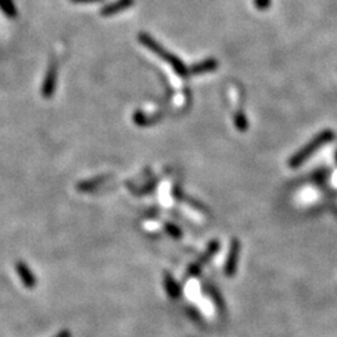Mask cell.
<instances>
[{"label": "cell", "mask_w": 337, "mask_h": 337, "mask_svg": "<svg viewBox=\"0 0 337 337\" xmlns=\"http://www.w3.org/2000/svg\"><path fill=\"white\" fill-rule=\"evenodd\" d=\"M55 76H56V69L55 67H51L50 73L47 75L45 83H44V95L45 96L51 95L52 91H54V87H55V82H56Z\"/></svg>", "instance_id": "obj_7"}, {"label": "cell", "mask_w": 337, "mask_h": 337, "mask_svg": "<svg viewBox=\"0 0 337 337\" xmlns=\"http://www.w3.org/2000/svg\"><path fill=\"white\" fill-rule=\"evenodd\" d=\"M166 230H168V234H171V235H174L175 237H179V236H181L180 229L175 226V225L168 224V225H166Z\"/></svg>", "instance_id": "obj_12"}, {"label": "cell", "mask_w": 337, "mask_h": 337, "mask_svg": "<svg viewBox=\"0 0 337 337\" xmlns=\"http://www.w3.org/2000/svg\"><path fill=\"white\" fill-rule=\"evenodd\" d=\"M134 4V0H117L115 3L106 5L101 10L102 17H110V15H115L120 12H124L125 9L130 8Z\"/></svg>", "instance_id": "obj_5"}, {"label": "cell", "mask_w": 337, "mask_h": 337, "mask_svg": "<svg viewBox=\"0 0 337 337\" xmlns=\"http://www.w3.org/2000/svg\"><path fill=\"white\" fill-rule=\"evenodd\" d=\"M336 160H337V152H336Z\"/></svg>", "instance_id": "obj_15"}, {"label": "cell", "mask_w": 337, "mask_h": 337, "mask_svg": "<svg viewBox=\"0 0 337 337\" xmlns=\"http://www.w3.org/2000/svg\"><path fill=\"white\" fill-rule=\"evenodd\" d=\"M0 6L3 8V10L8 15H14L15 14L14 5H13V3L10 1V0H0Z\"/></svg>", "instance_id": "obj_10"}, {"label": "cell", "mask_w": 337, "mask_h": 337, "mask_svg": "<svg viewBox=\"0 0 337 337\" xmlns=\"http://www.w3.org/2000/svg\"><path fill=\"white\" fill-rule=\"evenodd\" d=\"M253 4L259 10H266L271 5V0H253Z\"/></svg>", "instance_id": "obj_11"}, {"label": "cell", "mask_w": 337, "mask_h": 337, "mask_svg": "<svg viewBox=\"0 0 337 337\" xmlns=\"http://www.w3.org/2000/svg\"><path fill=\"white\" fill-rule=\"evenodd\" d=\"M54 337H71V332H70L69 330H61V331L58 332Z\"/></svg>", "instance_id": "obj_13"}, {"label": "cell", "mask_w": 337, "mask_h": 337, "mask_svg": "<svg viewBox=\"0 0 337 337\" xmlns=\"http://www.w3.org/2000/svg\"><path fill=\"white\" fill-rule=\"evenodd\" d=\"M139 41L143 44V45H145L149 50H152L154 54H156L157 56H160L163 60H165L166 63H168V64L171 65L172 69H174L179 75L184 76V78H186V76L189 75V69H187L186 65L180 60V58L175 56L171 52L166 51L160 44L152 38V35L146 34V33H140Z\"/></svg>", "instance_id": "obj_1"}, {"label": "cell", "mask_w": 337, "mask_h": 337, "mask_svg": "<svg viewBox=\"0 0 337 337\" xmlns=\"http://www.w3.org/2000/svg\"><path fill=\"white\" fill-rule=\"evenodd\" d=\"M334 139L335 133L332 130L321 131L320 134H317L310 143L306 144L301 150H299L296 154H294L291 156V159L288 160V166L292 168H297L300 165H303L312 154H315L321 146L330 143V141H332Z\"/></svg>", "instance_id": "obj_2"}, {"label": "cell", "mask_w": 337, "mask_h": 337, "mask_svg": "<svg viewBox=\"0 0 337 337\" xmlns=\"http://www.w3.org/2000/svg\"><path fill=\"white\" fill-rule=\"evenodd\" d=\"M234 120H235V126L238 131L244 133V131L247 130V128H249V122H247V119L244 114L237 113L235 115V119Z\"/></svg>", "instance_id": "obj_9"}, {"label": "cell", "mask_w": 337, "mask_h": 337, "mask_svg": "<svg viewBox=\"0 0 337 337\" xmlns=\"http://www.w3.org/2000/svg\"><path fill=\"white\" fill-rule=\"evenodd\" d=\"M15 271H17V276L20 279V281L23 282V285L29 290L36 286V277H35L34 272L32 271V269L23 261H17L15 264Z\"/></svg>", "instance_id": "obj_3"}, {"label": "cell", "mask_w": 337, "mask_h": 337, "mask_svg": "<svg viewBox=\"0 0 337 337\" xmlns=\"http://www.w3.org/2000/svg\"><path fill=\"white\" fill-rule=\"evenodd\" d=\"M218 60L214 58H209L206 60H202L198 64H194L189 69V75H200V74L210 73V71H215L218 69Z\"/></svg>", "instance_id": "obj_4"}, {"label": "cell", "mask_w": 337, "mask_h": 337, "mask_svg": "<svg viewBox=\"0 0 337 337\" xmlns=\"http://www.w3.org/2000/svg\"><path fill=\"white\" fill-rule=\"evenodd\" d=\"M73 3H96L100 0H71Z\"/></svg>", "instance_id": "obj_14"}, {"label": "cell", "mask_w": 337, "mask_h": 337, "mask_svg": "<svg viewBox=\"0 0 337 337\" xmlns=\"http://www.w3.org/2000/svg\"><path fill=\"white\" fill-rule=\"evenodd\" d=\"M165 286H166V290H168V295H170L172 299H177L180 290H179L177 285L175 284L174 279H172L171 276H168V275L165 277Z\"/></svg>", "instance_id": "obj_8"}, {"label": "cell", "mask_w": 337, "mask_h": 337, "mask_svg": "<svg viewBox=\"0 0 337 337\" xmlns=\"http://www.w3.org/2000/svg\"><path fill=\"white\" fill-rule=\"evenodd\" d=\"M238 251H240V244L236 238H234L231 242V247H230L229 259L226 262V273L227 275H233L236 270V265H237V256Z\"/></svg>", "instance_id": "obj_6"}]
</instances>
